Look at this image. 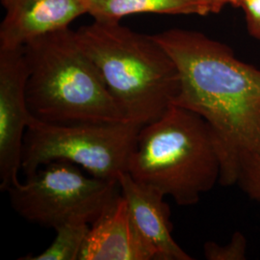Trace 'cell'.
Segmentation results:
<instances>
[{
  "label": "cell",
  "mask_w": 260,
  "mask_h": 260,
  "mask_svg": "<svg viewBox=\"0 0 260 260\" xmlns=\"http://www.w3.org/2000/svg\"><path fill=\"white\" fill-rule=\"evenodd\" d=\"M153 36L178 70L174 105L208 123L221 160L219 184H236L240 161L260 152L259 69L199 31L173 28Z\"/></svg>",
  "instance_id": "obj_1"
},
{
  "label": "cell",
  "mask_w": 260,
  "mask_h": 260,
  "mask_svg": "<svg viewBox=\"0 0 260 260\" xmlns=\"http://www.w3.org/2000/svg\"><path fill=\"white\" fill-rule=\"evenodd\" d=\"M76 36L127 121L145 125L174 105L180 89L178 70L153 35L93 20L76 30Z\"/></svg>",
  "instance_id": "obj_2"
},
{
  "label": "cell",
  "mask_w": 260,
  "mask_h": 260,
  "mask_svg": "<svg viewBox=\"0 0 260 260\" xmlns=\"http://www.w3.org/2000/svg\"><path fill=\"white\" fill-rule=\"evenodd\" d=\"M28 109L54 124L128 121L113 99L76 31L63 28L23 46Z\"/></svg>",
  "instance_id": "obj_3"
},
{
  "label": "cell",
  "mask_w": 260,
  "mask_h": 260,
  "mask_svg": "<svg viewBox=\"0 0 260 260\" xmlns=\"http://www.w3.org/2000/svg\"><path fill=\"white\" fill-rule=\"evenodd\" d=\"M127 173L177 205H197L221 176V160L208 123L195 112L172 105L140 129Z\"/></svg>",
  "instance_id": "obj_4"
},
{
  "label": "cell",
  "mask_w": 260,
  "mask_h": 260,
  "mask_svg": "<svg viewBox=\"0 0 260 260\" xmlns=\"http://www.w3.org/2000/svg\"><path fill=\"white\" fill-rule=\"evenodd\" d=\"M143 125L132 121L54 124L34 117L28 125L21 170L26 177L53 161H67L102 179L118 180L127 172Z\"/></svg>",
  "instance_id": "obj_5"
},
{
  "label": "cell",
  "mask_w": 260,
  "mask_h": 260,
  "mask_svg": "<svg viewBox=\"0 0 260 260\" xmlns=\"http://www.w3.org/2000/svg\"><path fill=\"white\" fill-rule=\"evenodd\" d=\"M7 192L19 216L55 230L66 223L92 224L121 195V187L119 180L86 176L73 163L53 161Z\"/></svg>",
  "instance_id": "obj_6"
},
{
  "label": "cell",
  "mask_w": 260,
  "mask_h": 260,
  "mask_svg": "<svg viewBox=\"0 0 260 260\" xmlns=\"http://www.w3.org/2000/svg\"><path fill=\"white\" fill-rule=\"evenodd\" d=\"M23 47H0V190L19 183L24 136L34 116L28 109Z\"/></svg>",
  "instance_id": "obj_7"
},
{
  "label": "cell",
  "mask_w": 260,
  "mask_h": 260,
  "mask_svg": "<svg viewBox=\"0 0 260 260\" xmlns=\"http://www.w3.org/2000/svg\"><path fill=\"white\" fill-rule=\"evenodd\" d=\"M5 17L0 24V47L18 48L54 32L88 14L86 0H0Z\"/></svg>",
  "instance_id": "obj_8"
},
{
  "label": "cell",
  "mask_w": 260,
  "mask_h": 260,
  "mask_svg": "<svg viewBox=\"0 0 260 260\" xmlns=\"http://www.w3.org/2000/svg\"><path fill=\"white\" fill-rule=\"evenodd\" d=\"M121 196L131 219L143 239L155 254V260H192L172 236L171 209L157 190L141 184L127 172L119 177Z\"/></svg>",
  "instance_id": "obj_9"
},
{
  "label": "cell",
  "mask_w": 260,
  "mask_h": 260,
  "mask_svg": "<svg viewBox=\"0 0 260 260\" xmlns=\"http://www.w3.org/2000/svg\"><path fill=\"white\" fill-rule=\"evenodd\" d=\"M79 260H155L133 223L121 193L90 225Z\"/></svg>",
  "instance_id": "obj_10"
},
{
  "label": "cell",
  "mask_w": 260,
  "mask_h": 260,
  "mask_svg": "<svg viewBox=\"0 0 260 260\" xmlns=\"http://www.w3.org/2000/svg\"><path fill=\"white\" fill-rule=\"evenodd\" d=\"M93 20L120 22L124 17L140 13L171 16H205L201 0H86Z\"/></svg>",
  "instance_id": "obj_11"
},
{
  "label": "cell",
  "mask_w": 260,
  "mask_h": 260,
  "mask_svg": "<svg viewBox=\"0 0 260 260\" xmlns=\"http://www.w3.org/2000/svg\"><path fill=\"white\" fill-rule=\"evenodd\" d=\"M89 223H66L55 229L56 237L47 250L37 255L28 254L19 260H79Z\"/></svg>",
  "instance_id": "obj_12"
},
{
  "label": "cell",
  "mask_w": 260,
  "mask_h": 260,
  "mask_svg": "<svg viewBox=\"0 0 260 260\" xmlns=\"http://www.w3.org/2000/svg\"><path fill=\"white\" fill-rule=\"evenodd\" d=\"M236 183L250 199L260 204V152L242 159Z\"/></svg>",
  "instance_id": "obj_13"
},
{
  "label": "cell",
  "mask_w": 260,
  "mask_h": 260,
  "mask_svg": "<svg viewBox=\"0 0 260 260\" xmlns=\"http://www.w3.org/2000/svg\"><path fill=\"white\" fill-rule=\"evenodd\" d=\"M204 254L208 260L246 259L247 240L239 232L234 233L232 240L221 246L216 242H206L204 246Z\"/></svg>",
  "instance_id": "obj_14"
},
{
  "label": "cell",
  "mask_w": 260,
  "mask_h": 260,
  "mask_svg": "<svg viewBox=\"0 0 260 260\" xmlns=\"http://www.w3.org/2000/svg\"><path fill=\"white\" fill-rule=\"evenodd\" d=\"M239 9L244 13L249 34L260 42V0H242Z\"/></svg>",
  "instance_id": "obj_15"
},
{
  "label": "cell",
  "mask_w": 260,
  "mask_h": 260,
  "mask_svg": "<svg viewBox=\"0 0 260 260\" xmlns=\"http://www.w3.org/2000/svg\"><path fill=\"white\" fill-rule=\"evenodd\" d=\"M242 0H201L205 16L209 14H218L226 6L233 5L239 8Z\"/></svg>",
  "instance_id": "obj_16"
}]
</instances>
